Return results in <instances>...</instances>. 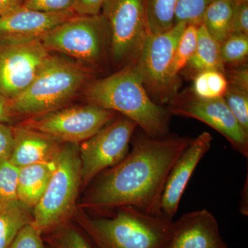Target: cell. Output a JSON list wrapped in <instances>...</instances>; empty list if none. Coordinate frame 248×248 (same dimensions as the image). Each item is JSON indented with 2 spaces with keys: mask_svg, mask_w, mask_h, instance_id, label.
I'll list each match as a JSON object with an SVG mask.
<instances>
[{
  "mask_svg": "<svg viewBox=\"0 0 248 248\" xmlns=\"http://www.w3.org/2000/svg\"><path fill=\"white\" fill-rule=\"evenodd\" d=\"M192 140L176 134L153 138L140 130L134 134L127 156L96 177L85 205L100 210L133 206L148 213H161L168 177Z\"/></svg>",
  "mask_w": 248,
  "mask_h": 248,
  "instance_id": "cell-1",
  "label": "cell"
},
{
  "mask_svg": "<svg viewBox=\"0 0 248 248\" xmlns=\"http://www.w3.org/2000/svg\"><path fill=\"white\" fill-rule=\"evenodd\" d=\"M84 92L88 104L130 119L151 138H162L170 134V113L150 97L135 63L89 81Z\"/></svg>",
  "mask_w": 248,
  "mask_h": 248,
  "instance_id": "cell-2",
  "label": "cell"
},
{
  "mask_svg": "<svg viewBox=\"0 0 248 248\" xmlns=\"http://www.w3.org/2000/svg\"><path fill=\"white\" fill-rule=\"evenodd\" d=\"M91 73L74 60L50 55L30 86L10 102L15 115L35 117L64 107L84 89Z\"/></svg>",
  "mask_w": 248,
  "mask_h": 248,
  "instance_id": "cell-3",
  "label": "cell"
},
{
  "mask_svg": "<svg viewBox=\"0 0 248 248\" xmlns=\"http://www.w3.org/2000/svg\"><path fill=\"white\" fill-rule=\"evenodd\" d=\"M110 216L91 221L102 248H166L171 239L173 219L133 206H120Z\"/></svg>",
  "mask_w": 248,
  "mask_h": 248,
  "instance_id": "cell-4",
  "label": "cell"
},
{
  "mask_svg": "<svg viewBox=\"0 0 248 248\" xmlns=\"http://www.w3.org/2000/svg\"><path fill=\"white\" fill-rule=\"evenodd\" d=\"M47 50L64 54L91 71H102L111 61L108 24L102 14L76 16L41 39Z\"/></svg>",
  "mask_w": 248,
  "mask_h": 248,
  "instance_id": "cell-5",
  "label": "cell"
},
{
  "mask_svg": "<svg viewBox=\"0 0 248 248\" xmlns=\"http://www.w3.org/2000/svg\"><path fill=\"white\" fill-rule=\"evenodd\" d=\"M54 161L55 169L50 182L34 208L32 223L40 232L56 226L68 217L81 185L79 145L62 143Z\"/></svg>",
  "mask_w": 248,
  "mask_h": 248,
  "instance_id": "cell-6",
  "label": "cell"
},
{
  "mask_svg": "<svg viewBox=\"0 0 248 248\" xmlns=\"http://www.w3.org/2000/svg\"><path fill=\"white\" fill-rule=\"evenodd\" d=\"M186 26L178 23L163 33L149 34L135 63L147 92L159 105L169 104L178 94L180 81L172 78L170 67Z\"/></svg>",
  "mask_w": 248,
  "mask_h": 248,
  "instance_id": "cell-7",
  "label": "cell"
},
{
  "mask_svg": "<svg viewBox=\"0 0 248 248\" xmlns=\"http://www.w3.org/2000/svg\"><path fill=\"white\" fill-rule=\"evenodd\" d=\"M101 14L110 28L111 62L120 69L135 63L149 35L145 0H107Z\"/></svg>",
  "mask_w": 248,
  "mask_h": 248,
  "instance_id": "cell-8",
  "label": "cell"
},
{
  "mask_svg": "<svg viewBox=\"0 0 248 248\" xmlns=\"http://www.w3.org/2000/svg\"><path fill=\"white\" fill-rule=\"evenodd\" d=\"M117 112L87 104L62 107L29 117L22 126L40 132L62 143L79 145L117 117Z\"/></svg>",
  "mask_w": 248,
  "mask_h": 248,
  "instance_id": "cell-9",
  "label": "cell"
},
{
  "mask_svg": "<svg viewBox=\"0 0 248 248\" xmlns=\"http://www.w3.org/2000/svg\"><path fill=\"white\" fill-rule=\"evenodd\" d=\"M138 125L117 116L79 146L81 185L87 186L99 174L118 164L130 151Z\"/></svg>",
  "mask_w": 248,
  "mask_h": 248,
  "instance_id": "cell-10",
  "label": "cell"
},
{
  "mask_svg": "<svg viewBox=\"0 0 248 248\" xmlns=\"http://www.w3.org/2000/svg\"><path fill=\"white\" fill-rule=\"evenodd\" d=\"M51 55L41 40L0 43V95L9 102L35 79Z\"/></svg>",
  "mask_w": 248,
  "mask_h": 248,
  "instance_id": "cell-11",
  "label": "cell"
},
{
  "mask_svg": "<svg viewBox=\"0 0 248 248\" xmlns=\"http://www.w3.org/2000/svg\"><path fill=\"white\" fill-rule=\"evenodd\" d=\"M171 115L200 120L221 134L234 150L248 156V134L240 126L223 97L202 99L193 93L178 94L169 104Z\"/></svg>",
  "mask_w": 248,
  "mask_h": 248,
  "instance_id": "cell-12",
  "label": "cell"
},
{
  "mask_svg": "<svg viewBox=\"0 0 248 248\" xmlns=\"http://www.w3.org/2000/svg\"><path fill=\"white\" fill-rule=\"evenodd\" d=\"M76 15L73 11L45 13L19 6L0 15V43L41 40L49 31Z\"/></svg>",
  "mask_w": 248,
  "mask_h": 248,
  "instance_id": "cell-13",
  "label": "cell"
},
{
  "mask_svg": "<svg viewBox=\"0 0 248 248\" xmlns=\"http://www.w3.org/2000/svg\"><path fill=\"white\" fill-rule=\"evenodd\" d=\"M213 138L208 132H203L192 139L170 172L161 202V210L166 216H175L187 184L197 165L208 153Z\"/></svg>",
  "mask_w": 248,
  "mask_h": 248,
  "instance_id": "cell-14",
  "label": "cell"
},
{
  "mask_svg": "<svg viewBox=\"0 0 248 248\" xmlns=\"http://www.w3.org/2000/svg\"><path fill=\"white\" fill-rule=\"evenodd\" d=\"M166 248H229L218 221L206 209L183 215L173 221L172 236Z\"/></svg>",
  "mask_w": 248,
  "mask_h": 248,
  "instance_id": "cell-15",
  "label": "cell"
},
{
  "mask_svg": "<svg viewBox=\"0 0 248 248\" xmlns=\"http://www.w3.org/2000/svg\"><path fill=\"white\" fill-rule=\"evenodd\" d=\"M13 129L14 145L9 160L18 169L52 161L61 146L54 139L22 125Z\"/></svg>",
  "mask_w": 248,
  "mask_h": 248,
  "instance_id": "cell-16",
  "label": "cell"
},
{
  "mask_svg": "<svg viewBox=\"0 0 248 248\" xmlns=\"http://www.w3.org/2000/svg\"><path fill=\"white\" fill-rule=\"evenodd\" d=\"M55 169L54 159L19 168L17 200L24 206L35 208L45 193Z\"/></svg>",
  "mask_w": 248,
  "mask_h": 248,
  "instance_id": "cell-17",
  "label": "cell"
},
{
  "mask_svg": "<svg viewBox=\"0 0 248 248\" xmlns=\"http://www.w3.org/2000/svg\"><path fill=\"white\" fill-rule=\"evenodd\" d=\"M187 66L195 71L196 74L208 70L224 72L225 66L220 53V44L209 34L203 25L197 28L195 51Z\"/></svg>",
  "mask_w": 248,
  "mask_h": 248,
  "instance_id": "cell-18",
  "label": "cell"
},
{
  "mask_svg": "<svg viewBox=\"0 0 248 248\" xmlns=\"http://www.w3.org/2000/svg\"><path fill=\"white\" fill-rule=\"evenodd\" d=\"M237 0H215L204 14L203 25L221 44L232 34L233 14Z\"/></svg>",
  "mask_w": 248,
  "mask_h": 248,
  "instance_id": "cell-19",
  "label": "cell"
},
{
  "mask_svg": "<svg viewBox=\"0 0 248 248\" xmlns=\"http://www.w3.org/2000/svg\"><path fill=\"white\" fill-rule=\"evenodd\" d=\"M28 208L19 201L0 210V248H9L19 232L32 222Z\"/></svg>",
  "mask_w": 248,
  "mask_h": 248,
  "instance_id": "cell-20",
  "label": "cell"
},
{
  "mask_svg": "<svg viewBox=\"0 0 248 248\" xmlns=\"http://www.w3.org/2000/svg\"><path fill=\"white\" fill-rule=\"evenodd\" d=\"M179 0H145L149 34L163 33L175 25Z\"/></svg>",
  "mask_w": 248,
  "mask_h": 248,
  "instance_id": "cell-21",
  "label": "cell"
},
{
  "mask_svg": "<svg viewBox=\"0 0 248 248\" xmlns=\"http://www.w3.org/2000/svg\"><path fill=\"white\" fill-rule=\"evenodd\" d=\"M228 88L224 73L208 70L197 73L194 78L192 93L202 99L223 97Z\"/></svg>",
  "mask_w": 248,
  "mask_h": 248,
  "instance_id": "cell-22",
  "label": "cell"
},
{
  "mask_svg": "<svg viewBox=\"0 0 248 248\" xmlns=\"http://www.w3.org/2000/svg\"><path fill=\"white\" fill-rule=\"evenodd\" d=\"M197 28L198 27L193 25L186 26L179 39L170 67V75L174 79H179V73L187 66L195 53L197 42Z\"/></svg>",
  "mask_w": 248,
  "mask_h": 248,
  "instance_id": "cell-23",
  "label": "cell"
},
{
  "mask_svg": "<svg viewBox=\"0 0 248 248\" xmlns=\"http://www.w3.org/2000/svg\"><path fill=\"white\" fill-rule=\"evenodd\" d=\"M220 53L225 67L246 63L248 55V35L232 33L220 44Z\"/></svg>",
  "mask_w": 248,
  "mask_h": 248,
  "instance_id": "cell-24",
  "label": "cell"
},
{
  "mask_svg": "<svg viewBox=\"0 0 248 248\" xmlns=\"http://www.w3.org/2000/svg\"><path fill=\"white\" fill-rule=\"evenodd\" d=\"M19 169L9 159L0 160V209L17 200Z\"/></svg>",
  "mask_w": 248,
  "mask_h": 248,
  "instance_id": "cell-25",
  "label": "cell"
},
{
  "mask_svg": "<svg viewBox=\"0 0 248 248\" xmlns=\"http://www.w3.org/2000/svg\"><path fill=\"white\" fill-rule=\"evenodd\" d=\"M215 0H179L175 11V22L196 27L202 25L204 14Z\"/></svg>",
  "mask_w": 248,
  "mask_h": 248,
  "instance_id": "cell-26",
  "label": "cell"
},
{
  "mask_svg": "<svg viewBox=\"0 0 248 248\" xmlns=\"http://www.w3.org/2000/svg\"><path fill=\"white\" fill-rule=\"evenodd\" d=\"M223 99L240 126L248 134V91L228 86Z\"/></svg>",
  "mask_w": 248,
  "mask_h": 248,
  "instance_id": "cell-27",
  "label": "cell"
},
{
  "mask_svg": "<svg viewBox=\"0 0 248 248\" xmlns=\"http://www.w3.org/2000/svg\"><path fill=\"white\" fill-rule=\"evenodd\" d=\"M75 0H22V6L45 13L73 11Z\"/></svg>",
  "mask_w": 248,
  "mask_h": 248,
  "instance_id": "cell-28",
  "label": "cell"
},
{
  "mask_svg": "<svg viewBox=\"0 0 248 248\" xmlns=\"http://www.w3.org/2000/svg\"><path fill=\"white\" fill-rule=\"evenodd\" d=\"M9 248H45L41 240L40 232L31 222L19 232Z\"/></svg>",
  "mask_w": 248,
  "mask_h": 248,
  "instance_id": "cell-29",
  "label": "cell"
},
{
  "mask_svg": "<svg viewBox=\"0 0 248 248\" xmlns=\"http://www.w3.org/2000/svg\"><path fill=\"white\" fill-rule=\"evenodd\" d=\"M232 33L248 35V0H237L233 14Z\"/></svg>",
  "mask_w": 248,
  "mask_h": 248,
  "instance_id": "cell-30",
  "label": "cell"
},
{
  "mask_svg": "<svg viewBox=\"0 0 248 248\" xmlns=\"http://www.w3.org/2000/svg\"><path fill=\"white\" fill-rule=\"evenodd\" d=\"M228 86H234L248 91V68L247 63H244L236 66L225 68L223 72Z\"/></svg>",
  "mask_w": 248,
  "mask_h": 248,
  "instance_id": "cell-31",
  "label": "cell"
},
{
  "mask_svg": "<svg viewBox=\"0 0 248 248\" xmlns=\"http://www.w3.org/2000/svg\"><path fill=\"white\" fill-rule=\"evenodd\" d=\"M14 145V129L0 123V160L9 159Z\"/></svg>",
  "mask_w": 248,
  "mask_h": 248,
  "instance_id": "cell-32",
  "label": "cell"
},
{
  "mask_svg": "<svg viewBox=\"0 0 248 248\" xmlns=\"http://www.w3.org/2000/svg\"><path fill=\"white\" fill-rule=\"evenodd\" d=\"M107 0H75L73 12L78 16H95L101 14Z\"/></svg>",
  "mask_w": 248,
  "mask_h": 248,
  "instance_id": "cell-33",
  "label": "cell"
},
{
  "mask_svg": "<svg viewBox=\"0 0 248 248\" xmlns=\"http://www.w3.org/2000/svg\"><path fill=\"white\" fill-rule=\"evenodd\" d=\"M64 248H91L86 241L76 231H69L63 240Z\"/></svg>",
  "mask_w": 248,
  "mask_h": 248,
  "instance_id": "cell-34",
  "label": "cell"
},
{
  "mask_svg": "<svg viewBox=\"0 0 248 248\" xmlns=\"http://www.w3.org/2000/svg\"><path fill=\"white\" fill-rule=\"evenodd\" d=\"M15 116L9 101L0 95V123L9 124L14 121Z\"/></svg>",
  "mask_w": 248,
  "mask_h": 248,
  "instance_id": "cell-35",
  "label": "cell"
},
{
  "mask_svg": "<svg viewBox=\"0 0 248 248\" xmlns=\"http://www.w3.org/2000/svg\"><path fill=\"white\" fill-rule=\"evenodd\" d=\"M22 6V0H0V15L9 13Z\"/></svg>",
  "mask_w": 248,
  "mask_h": 248,
  "instance_id": "cell-36",
  "label": "cell"
},
{
  "mask_svg": "<svg viewBox=\"0 0 248 248\" xmlns=\"http://www.w3.org/2000/svg\"><path fill=\"white\" fill-rule=\"evenodd\" d=\"M248 177L246 179V182L245 183L244 188L241 191V202H240V212L241 214L248 216Z\"/></svg>",
  "mask_w": 248,
  "mask_h": 248,
  "instance_id": "cell-37",
  "label": "cell"
},
{
  "mask_svg": "<svg viewBox=\"0 0 248 248\" xmlns=\"http://www.w3.org/2000/svg\"><path fill=\"white\" fill-rule=\"evenodd\" d=\"M0 210H1V209H0Z\"/></svg>",
  "mask_w": 248,
  "mask_h": 248,
  "instance_id": "cell-38",
  "label": "cell"
}]
</instances>
